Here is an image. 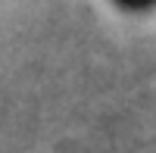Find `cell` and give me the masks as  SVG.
<instances>
[{
    "label": "cell",
    "mask_w": 156,
    "mask_h": 153,
    "mask_svg": "<svg viewBox=\"0 0 156 153\" xmlns=\"http://www.w3.org/2000/svg\"><path fill=\"white\" fill-rule=\"evenodd\" d=\"M115 3L125 9H150V6H156V0H115Z\"/></svg>",
    "instance_id": "6da1fadb"
}]
</instances>
